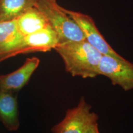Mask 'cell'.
I'll return each mask as SVG.
<instances>
[{"label": "cell", "instance_id": "5b68a950", "mask_svg": "<svg viewBox=\"0 0 133 133\" xmlns=\"http://www.w3.org/2000/svg\"><path fill=\"white\" fill-rule=\"evenodd\" d=\"M62 9L78 24L83 33L86 40L102 55H109L117 58L123 57L106 41L91 16L79 12L65 9L63 7Z\"/></svg>", "mask_w": 133, "mask_h": 133}, {"label": "cell", "instance_id": "30bf717a", "mask_svg": "<svg viewBox=\"0 0 133 133\" xmlns=\"http://www.w3.org/2000/svg\"><path fill=\"white\" fill-rule=\"evenodd\" d=\"M15 19L18 30L23 36L40 30L49 25L45 16L35 6L27 9Z\"/></svg>", "mask_w": 133, "mask_h": 133}, {"label": "cell", "instance_id": "52a82bcc", "mask_svg": "<svg viewBox=\"0 0 133 133\" xmlns=\"http://www.w3.org/2000/svg\"><path fill=\"white\" fill-rule=\"evenodd\" d=\"M59 43V38L49 25L44 29L24 36L21 54L47 52L54 49Z\"/></svg>", "mask_w": 133, "mask_h": 133}, {"label": "cell", "instance_id": "6da1fadb", "mask_svg": "<svg viewBox=\"0 0 133 133\" xmlns=\"http://www.w3.org/2000/svg\"><path fill=\"white\" fill-rule=\"evenodd\" d=\"M54 49L72 76L87 78L99 75L98 68L102 54L86 39L59 43Z\"/></svg>", "mask_w": 133, "mask_h": 133}, {"label": "cell", "instance_id": "ba28073f", "mask_svg": "<svg viewBox=\"0 0 133 133\" xmlns=\"http://www.w3.org/2000/svg\"><path fill=\"white\" fill-rule=\"evenodd\" d=\"M39 62L38 57L27 58L19 69L11 74L0 75V90L12 92L21 89L29 81Z\"/></svg>", "mask_w": 133, "mask_h": 133}, {"label": "cell", "instance_id": "7a4b0ae2", "mask_svg": "<svg viewBox=\"0 0 133 133\" xmlns=\"http://www.w3.org/2000/svg\"><path fill=\"white\" fill-rule=\"evenodd\" d=\"M35 7L45 16L57 34L59 43L85 39L78 24L64 12L56 0H38Z\"/></svg>", "mask_w": 133, "mask_h": 133}, {"label": "cell", "instance_id": "277c9868", "mask_svg": "<svg viewBox=\"0 0 133 133\" xmlns=\"http://www.w3.org/2000/svg\"><path fill=\"white\" fill-rule=\"evenodd\" d=\"M99 75L109 78L114 85L124 91L133 89V64L124 58L102 55L98 68Z\"/></svg>", "mask_w": 133, "mask_h": 133}, {"label": "cell", "instance_id": "7c38bea8", "mask_svg": "<svg viewBox=\"0 0 133 133\" xmlns=\"http://www.w3.org/2000/svg\"><path fill=\"white\" fill-rule=\"evenodd\" d=\"M86 133H100L99 131V129H98L97 123L93 124L91 127V128L88 130V131Z\"/></svg>", "mask_w": 133, "mask_h": 133}, {"label": "cell", "instance_id": "3957f363", "mask_svg": "<svg viewBox=\"0 0 133 133\" xmlns=\"http://www.w3.org/2000/svg\"><path fill=\"white\" fill-rule=\"evenodd\" d=\"M98 116L91 112V107L82 97L75 107L69 109L64 118L52 128L53 133H86Z\"/></svg>", "mask_w": 133, "mask_h": 133}, {"label": "cell", "instance_id": "8992f818", "mask_svg": "<svg viewBox=\"0 0 133 133\" xmlns=\"http://www.w3.org/2000/svg\"><path fill=\"white\" fill-rule=\"evenodd\" d=\"M23 39L16 19L0 21V62L20 54Z\"/></svg>", "mask_w": 133, "mask_h": 133}, {"label": "cell", "instance_id": "8fae6325", "mask_svg": "<svg viewBox=\"0 0 133 133\" xmlns=\"http://www.w3.org/2000/svg\"><path fill=\"white\" fill-rule=\"evenodd\" d=\"M38 0H0V21L15 19L30 8L36 6Z\"/></svg>", "mask_w": 133, "mask_h": 133}, {"label": "cell", "instance_id": "9c48e42d", "mask_svg": "<svg viewBox=\"0 0 133 133\" xmlns=\"http://www.w3.org/2000/svg\"><path fill=\"white\" fill-rule=\"evenodd\" d=\"M0 119L8 130L14 131L19 128L17 102L11 91L0 90Z\"/></svg>", "mask_w": 133, "mask_h": 133}]
</instances>
